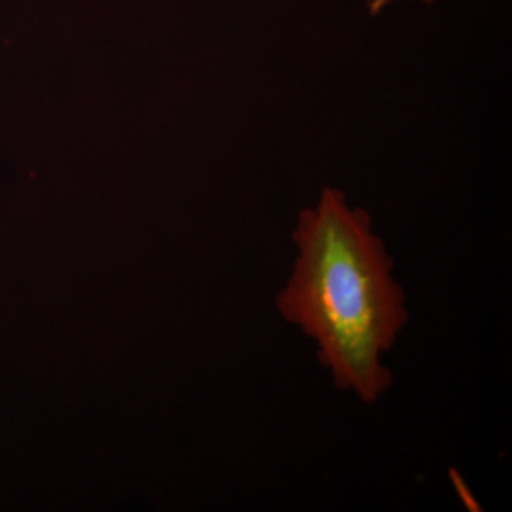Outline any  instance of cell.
Returning <instances> with one entry per match:
<instances>
[{
	"label": "cell",
	"mask_w": 512,
	"mask_h": 512,
	"mask_svg": "<svg viewBox=\"0 0 512 512\" xmlns=\"http://www.w3.org/2000/svg\"><path fill=\"white\" fill-rule=\"evenodd\" d=\"M292 239L298 256L279 313L316 343L339 389L376 403L393 382L383 356L409 319L392 256L370 215L336 188L299 214Z\"/></svg>",
	"instance_id": "obj_1"
},
{
	"label": "cell",
	"mask_w": 512,
	"mask_h": 512,
	"mask_svg": "<svg viewBox=\"0 0 512 512\" xmlns=\"http://www.w3.org/2000/svg\"><path fill=\"white\" fill-rule=\"evenodd\" d=\"M393 2H396V0H369L370 12L379 13L380 10L387 8ZM426 2H431V0H426Z\"/></svg>",
	"instance_id": "obj_2"
}]
</instances>
